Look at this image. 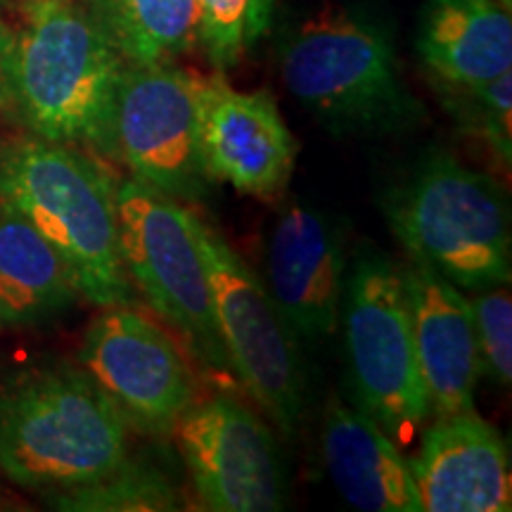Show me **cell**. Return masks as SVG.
I'll use <instances>...</instances> for the list:
<instances>
[{"label": "cell", "mask_w": 512, "mask_h": 512, "mask_svg": "<svg viewBox=\"0 0 512 512\" xmlns=\"http://www.w3.org/2000/svg\"><path fill=\"white\" fill-rule=\"evenodd\" d=\"M280 76L332 133L392 136L425 119L401 79L392 31L363 8L332 5L299 22L280 46Z\"/></svg>", "instance_id": "1"}, {"label": "cell", "mask_w": 512, "mask_h": 512, "mask_svg": "<svg viewBox=\"0 0 512 512\" xmlns=\"http://www.w3.org/2000/svg\"><path fill=\"white\" fill-rule=\"evenodd\" d=\"M0 204L60 252L81 297L102 309L131 302L119 252L117 183L100 164L64 143L19 140L0 152Z\"/></svg>", "instance_id": "2"}, {"label": "cell", "mask_w": 512, "mask_h": 512, "mask_svg": "<svg viewBox=\"0 0 512 512\" xmlns=\"http://www.w3.org/2000/svg\"><path fill=\"white\" fill-rule=\"evenodd\" d=\"M126 458V420L86 370H36L0 392V470L12 482L67 494Z\"/></svg>", "instance_id": "3"}, {"label": "cell", "mask_w": 512, "mask_h": 512, "mask_svg": "<svg viewBox=\"0 0 512 512\" xmlns=\"http://www.w3.org/2000/svg\"><path fill=\"white\" fill-rule=\"evenodd\" d=\"M384 216L411 261L460 292L510 285L508 192L448 152H427L384 197Z\"/></svg>", "instance_id": "4"}, {"label": "cell", "mask_w": 512, "mask_h": 512, "mask_svg": "<svg viewBox=\"0 0 512 512\" xmlns=\"http://www.w3.org/2000/svg\"><path fill=\"white\" fill-rule=\"evenodd\" d=\"M124 67L79 0H27L17 34V105L38 138L114 155V93Z\"/></svg>", "instance_id": "5"}, {"label": "cell", "mask_w": 512, "mask_h": 512, "mask_svg": "<svg viewBox=\"0 0 512 512\" xmlns=\"http://www.w3.org/2000/svg\"><path fill=\"white\" fill-rule=\"evenodd\" d=\"M339 323L354 406L396 444H411L430 403L415 358L401 266L380 249L361 247L347 266Z\"/></svg>", "instance_id": "6"}, {"label": "cell", "mask_w": 512, "mask_h": 512, "mask_svg": "<svg viewBox=\"0 0 512 512\" xmlns=\"http://www.w3.org/2000/svg\"><path fill=\"white\" fill-rule=\"evenodd\" d=\"M192 214L174 197L136 178L117 183L119 252L128 280L183 337L197 361L216 373H233Z\"/></svg>", "instance_id": "7"}, {"label": "cell", "mask_w": 512, "mask_h": 512, "mask_svg": "<svg viewBox=\"0 0 512 512\" xmlns=\"http://www.w3.org/2000/svg\"><path fill=\"white\" fill-rule=\"evenodd\" d=\"M230 370L285 437L304 418L306 382L299 339L275 306L264 280L226 238L192 214Z\"/></svg>", "instance_id": "8"}, {"label": "cell", "mask_w": 512, "mask_h": 512, "mask_svg": "<svg viewBox=\"0 0 512 512\" xmlns=\"http://www.w3.org/2000/svg\"><path fill=\"white\" fill-rule=\"evenodd\" d=\"M200 79L174 62L126 64L114 93V157L131 178L174 200H202L211 183L200 147Z\"/></svg>", "instance_id": "9"}, {"label": "cell", "mask_w": 512, "mask_h": 512, "mask_svg": "<svg viewBox=\"0 0 512 512\" xmlns=\"http://www.w3.org/2000/svg\"><path fill=\"white\" fill-rule=\"evenodd\" d=\"M79 358L138 432L166 437L195 403V375L174 337L126 306H110L88 325Z\"/></svg>", "instance_id": "10"}, {"label": "cell", "mask_w": 512, "mask_h": 512, "mask_svg": "<svg viewBox=\"0 0 512 512\" xmlns=\"http://www.w3.org/2000/svg\"><path fill=\"white\" fill-rule=\"evenodd\" d=\"M178 451L204 510L273 512L285 503V467L273 432L238 399L216 394L176 422Z\"/></svg>", "instance_id": "11"}, {"label": "cell", "mask_w": 512, "mask_h": 512, "mask_svg": "<svg viewBox=\"0 0 512 512\" xmlns=\"http://www.w3.org/2000/svg\"><path fill=\"white\" fill-rule=\"evenodd\" d=\"M347 242L339 223L318 207L290 202L268 240V292L294 337L320 344L339 328Z\"/></svg>", "instance_id": "12"}, {"label": "cell", "mask_w": 512, "mask_h": 512, "mask_svg": "<svg viewBox=\"0 0 512 512\" xmlns=\"http://www.w3.org/2000/svg\"><path fill=\"white\" fill-rule=\"evenodd\" d=\"M200 147L211 181L273 197L290 183L297 140L266 91L242 93L221 76L200 79Z\"/></svg>", "instance_id": "13"}, {"label": "cell", "mask_w": 512, "mask_h": 512, "mask_svg": "<svg viewBox=\"0 0 512 512\" xmlns=\"http://www.w3.org/2000/svg\"><path fill=\"white\" fill-rule=\"evenodd\" d=\"M411 463L422 512H508L510 451L475 411L437 418Z\"/></svg>", "instance_id": "14"}, {"label": "cell", "mask_w": 512, "mask_h": 512, "mask_svg": "<svg viewBox=\"0 0 512 512\" xmlns=\"http://www.w3.org/2000/svg\"><path fill=\"white\" fill-rule=\"evenodd\" d=\"M401 278L430 415L446 418L475 411V389L482 370L470 299L415 261L401 266Z\"/></svg>", "instance_id": "15"}, {"label": "cell", "mask_w": 512, "mask_h": 512, "mask_svg": "<svg viewBox=\"0 0 512 512\" xmlns=\"http://www.w3.org/2000/svg\"><path fill=\"white\" fill-rule=\"evenodd\" d=\"M325 470L351 508L422 512L411 463L396 441L354 403L332 396L323 420Z\"/></svg>", "instance_id": "16"}, {"label": "cell", "mask_w": 512, "mask_h": 512, "mask_svg": "<svg viewBox=\"0 0 512 512\" xmlns=\"http://www.w3.org/2000/svg\"><path fill=\"white\" fill-rule=\"evenodd\" d=\"M418 55L434 86L467 88L512 67L508 0H422Z\"/></svg>", "instance_id": "17"}, {"label": "cell", "mask_w": 512, "mask_h": 512, "mask_svg": "<svg viewBox=\"0 0 512 512\" xmlns=\"http://www.w3.org/2000/svg\"><path fill=\"white\" fill-rule=\"evenodd\" d=\"M79 294L60 252L22 214L0 204V323H43Z\"/></svg>", "instance_id": "18"}, {"label": "cell", "mask_w": 512, "mask_h": 512, "mask_svg": "<svg viewBox=\"0 0 512 512\" xmlns=\"http://www.w3.org/2000/svg\"><path fill=\"white\" fill-rule=\"evenodd\" d=\"M126 64H169L197 43L195 0H79Z\"/></svg>", "instance_id": "19"}, {"label": "cell", "mask_w": 512, "mask_h": 512, "mask_svg": "<svg viewBox=\"0 0 512 512\" xmlns=\"http://www.w3.org/2000/svg\"><path fill=\"white\" fill-rule=\"evenodd\" d=\"M53 503L60 510L86 512H157L181 508V498L162 470L147 463H128V458L100 482L67 494H55Z\"/></svg>", "instance_id": "20"}, {"label": "cell", "mask_w": 512, "mask_h": 512, "mask_svg": "<svg viewBox=\"0 0 512 512\" xmlns=\"http://www.w3.org/2000/svg\"><path fill=\"white\" fill-rule=\"evenodd\" d=\"M441 102L467 136L482 140L496 162L510 169L512 162V72L479 86H437Z\"/></svg>", "instance_id": "21"}, {"label": "cell", "mask_w": 512, "mask_h": 512, "mask_svg": "<svg viewBox=\"0 0 512 512\" xmlns=\"http://www.w3.org/2000/svg\"><path fill=\"white\" fill-rule=\"evenodd\" d=\"M479 370L498 387L512 382V297L508 285L477 292L472 299Z\"/></svg>", "instance_id": "22"}, {"label": "cell", "mask_w": 512, "mask_h": 512, "mask_svg": "<svg viewBox=\"0 0 512 512\" xmlns=\"http://www.w3.org/2000/svg\"><path fill=\"white\" fill-rule=\"evenodd\" d=\"M17 105V34L0 22V110Z\"/></svg>", "instance_id": "23"}]
</instances>
